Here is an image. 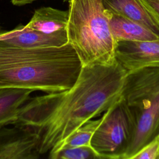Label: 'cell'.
<instances>
[{
    "instance_id": "obj_7",
    "label": "cell",
    "mask_w": 159,
    "mask_h": 159,
    "mask_svg": "<svg viewBox=\"0 0 159 159\" xmlns=\"http://www.w3.org/2000/svg\"><path fill=\"white\" fill-rule=\"evenodd\" d=\"M115 58L127 72L144 68L159 67V39L117 41Z\"/></svg>"
},
{
    "instance_id": "obj_8",
    "label": "cell",
    "mask_w": 159,
    "mask_h": 159,
    "mask_svg": "<svg viewBox=\"0 0 159 159\" xmlns=\"http://www.w3.org/2000/svg\"><path fill=\"white\" fill-rule=\"evenodd\" d=\"M0 40L10 45L27 48L60 47L68 43L66 30L46 34L19 25L0 34Z\"/></svg>"
},
{
    "instance_id": "obj_11",
    "label": "cell",
    "mask_w": 159,
    "mask_h": 159,
    "mask_svg": "<svg viewBox=\"0 0 159 159\" xmlns=\"http://www.w3.org/2000/svg\"><path fill=\"white\" fill-rule=\"evenodd\" d=\"M33 92L28 89L0 90V127L16 124L20 107Z\"/></svg>"
},
{
    "instance_id": "obj_3",
    "label": "cell",
    "mask_w": 159,
    "mask_h": 159,
    "mask_svg": "<svg viewBox=\"0 0 159 159\" xmlns=\"http://www.w3.org/2000/svg\"><path fill=\"white\" fill-rule=\"evenodd\" d=\"M68 43L82 66L109 64L116 60V41L103 0H69Z\"/></svg>"
},
{
    "instance_id": "obj_4",
    "label": "cell",
    "mask_w": 159,
    "mask_h": 159,
    "mask_svg": "<svg viewBox=\"0 0 159 159\" xmlns=\"http://www.w3.org/2000/svg\"><path fill=\"white\" fill-rule=\"evenodd\" d=\"M120 97L135 124V135L124 159H132L159 137V67L127 73Z\"/></svg>"
},
{
    "instance_id": "obj_5",
    "label": "cell",
    "mask_w": 159,
    "mask_h": 159,
    "mask_svg": "<svg viewBox=\"0 0 159 159\" xmlns=\"http://www.w3.org/2000/svg\"><path fill=\"white\" fill-rule=\"evenodd\" d=\"M135 132L132 114L120 96L104 112L90 143L101 159H124Z\"/></svg>"
},
{
    "instance_id": "obj_14",
    "label": "cell",
    "mask_w": 159,
    "mask_h": 159,
    "mask_svg": "<svg viewBox=\"0 0 159 159\" xmlns=\"http://www.w3.org/2000/svg\"><path fill=\"white\" fill-rule=\"evenodd\" d=\"M50 159H101L91 145L66 148L48 155Z\"/></svg>"
},
{
    "instance_id": "obj_17",
    "label": "cell",
    "mask_w": 159,
    "mask_h": 159,
    "mask_svg": "<svg viewBox=\"0 0 159 159\" xmlns=\"http://www.w3.org/2000/svg\"><path fill=\"white\" fill-rule=\"evenodd\" d=\"M34 1L35 0H11V2L15 6H22L31 3Z\"/></svg>"
},
{
    "instance_id": "obj_16",
    "label": "cell",
    "mask_w": 159,
    "mask_h": 159,
    "mask_svg": "<svg viewBox=\"0 0 159 159\" xmlns=\"http://www.w3.org/2000/svg\"><path fill=\"white\" fill-rule=\"evenodd\" d=\"M149 12L159 22V0H140Z\"/></svg>"
},
{
    "instance_id": "obj_2",
    "label": "cell",
    "mask_w": 159,
    "mask_h": 159,
    "mask_svg": "<svg viewBox=\"0 0 159 159\" xmlns=\"http://www.w3.org/2000/svg\"><path fill=\"white\" fill-rule=\"evenodd\" d=\"M81 68L69 43L60 47L27 48L0 40V90L61 91L74 84Z\"/></svg>"
},
{
    "instance_id": "obj_1",
    "label": "cell",
    "mask_w": 159,
    "mask_h": 159,
    "mask_svg": "<svg viewBox=\"0 0 159 159\" xmlns=\"http://www.w3.org/2000/svg\"><path fill=\"white\" fill-rule=\"evenodd\" d=\"M127 73L116 59L109 64L82 66L70 88L30 98L20 107L15 125L30 127L39 135L40 155L52 154L120 96Z\"/></svg>"
},
{
    "instance_id": "obj_6",
    "label": "cell",
    "mask_w": 159,
    "mask_h": 159,
    "mask_svg": "<svg viewBox=\"0 0 159 159\" xmlns=\"http://www.w3.org/2000/svg\"><path fill=\"white\" fill-rule=\"evenodd\" d=\"M0 127V159H35L40 157L39 135L20 125Z\"/></svg>"
},
{
    "instance_id": "obj_15",
    "label": "cell",
    "mask_w": 159,
    "mask_h": 159,
    "mask_svg": "<svg viewBox=\"0 0 159 159\" xmlns=\"http://www.w3.org/2000/svg\"><path fill=\"white\" fill-rule=\"evenodd\" d=\"M132 159H159V137L145 146Z\"/></svg>"
},
{
    "instance_id": "obj_12",
    "label": "cell",
    "mask_w": 159,
    "mask_h": 159,
    "mask_svg": "<svg viewBox=\"0 0 159 159\" xmlns=\"http://www.w3.org/2000/svg\"><path fill=\"white\" fill-rule=\"evenodd\" d=\"M68 11L50 7H43L35 11L30 20L25 26L30 29L46 34L66 30Z\"/></svg>"
},
{
    "instance_id": "obj_9",
    "label": "cell",
    "mask_w": 159,
    "mask_h": 159,
    "mask_svg": "<svg viewBox=\"0 0 159 159\" xmlns=\"http://www.w3.org/2000/svg\"><path fill=\"white\" fill-rule=\"evenodd\" d=\"M103 4L109 12L140 24L159 36V22L140 0H103Z\"/></svg>"
},
{
    "instance_id": "obj_13",
    "label": "cell",
    "mask_w": 159,
    "mask_h": 159,
    "mask_svg": "<svg viewBox=\"0 0 159 159\" xmlns=\"http://www.w3.org/2000/svg\"><path fill=\"white\" fill-rule=\"evenodd\" d=\"M101 121V117L96 120L91 119L85 122L65 140L57 152L66 148L82 145H91V139Z\"/></svg>"
},
{
    "instance_id": "obj_10",
    "label": "cell",
    "mask_w": 159,
    "mask_h": 159,
    "mask_svg": "<svg viewBox=\"0 0 159 159\" xmlns=\"http://www.w3.org/2000/svg\"><path fill=\"white\" fill-rule=\"evenodd\" d=\"M109 25L116 42L119 40L145 41L159 39V36L148 27L111 12Z\"/></svg>"
}]
</instances>
